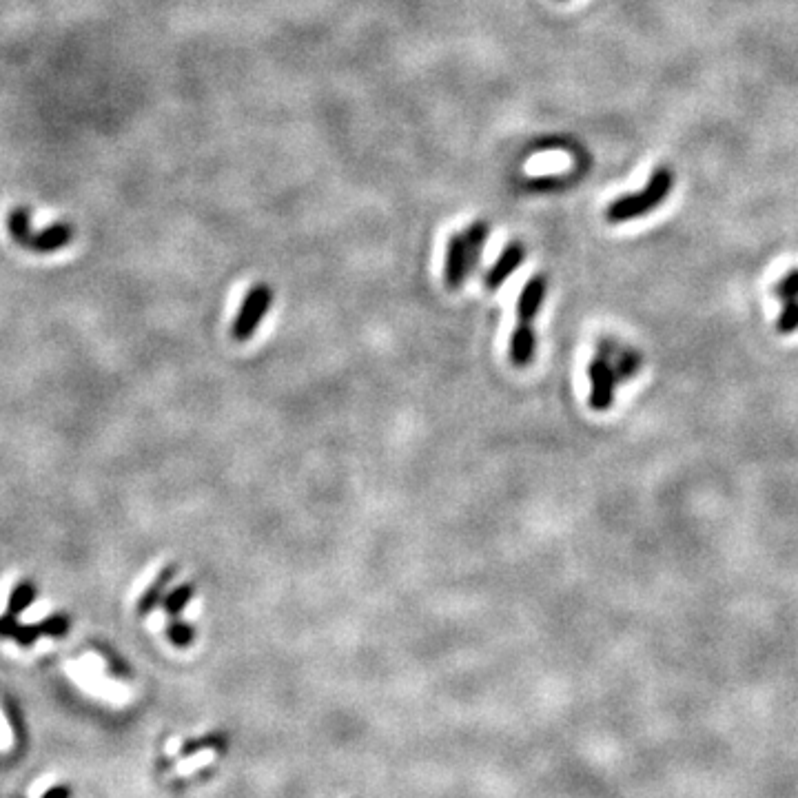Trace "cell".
I'll use <instances>...</instances> for the list:
<instances>
[{
	"mask_svg": "<svg viewBox=\"0 0 798 798\" xmlns=\"http://www.w3.org/2000/svg\"><path fill=\"white\" fill-rule=\"evenodd\" d=\"M774 295L781 302L798 298V269L783 275V278L774 284Z\"/></svg>",
	"mask_w": 798,
	"mask_h": 798,
	"instance_id": "cell-16",
	"label": "cell"
},
{
	"mask_svg": "<svg viewBox=\"0 0 798 798\" xmlns=\"http://www.w3.org/2000/svg\"><path fill=\"white\" fill-rule=\"evenodd\" d=\"M537 353V333L530 322H519L510 335V362L517 368H526Z\"/></svg>",
	"mask_w": 798,
	"mask_h": 798,
	"instance_id": "cell-6",
	"label": "cell"
},
{
	"mask_svg": "<svg viewBox=\"0 0 798 798\" xmlns=\"http://www.w3.org/2000/svg\"><path fill=\"white\" fill-rule=\"evenodd\" d=\"M67 630H69V621L63 615L49 617L40 623V632L51 634V637H63V634H67Z\"/></svg>",
	"mask_w": 798,
	"mask_h": 798,
	"instance_id": "cell-17",
	"label": "cell"
},
{
	"mask_svg": "<svg viewBox=\"0 0 798 798\" xmlns=\"http://www.w3.org/2000/svg\"><path fill=\"white\" fill-rule=\"evenodd\" d=\"M612 366H615V373H617V382L619 384H626L630 382L632 377H637L641 366H643V357L639 351L628 349V346H619L615 357H612Z\"/></svg>",
	"mask_w": 798,
	"mask_h": 798,
	"instance_id": "cell-10",
	"label": "cell"
},
{
	"mask_svg": "<svg viewBox=\"0 0 798 798\" xmlns=\"http://www.w3.org/2000/svg\"><path fill=\"white\" fill-rule=\"evenodd\" d=\"M176 575H178V568H176V566H167L165 570H160V575H158L156 579H153V583L147 588L145 595L140 597V603H138V615H140V617H147L153 608H158V606H160L162 595H165L167 586H169L171 579L176 577Z\"/></svg>",
	"mask_w": 798,
	"mask_h": 798,
	"instance_id": "cell-9",
	"label": "cell"
},
{
	"mask_svg": "<svg viewBox=\"0 0 798 798\" xmlns=\"http://www.w3.org/2000/svg\"><path fill=\"white\" fill-rule=\"evenodd\" d=\"M781 313L776 320V331L781 335H792L798 331V298L781 302Z\"/></svg>",
	"mask_w": 798,
	"mask_h": 798,
	"instance_id": "cell-13",
	"label": "cell"
},
{
	"mask_svg": "<svg viewBox=\"0 0 798 798\" xmlns=\"http://www.w3.org/2000/svg\"><path fill=\"white\" fill-rule=\"evenodd\" d=\"M468 278V249L466 238L462 233L450 235L446 247V264H444V282L450 291H459Z\"/></svg>",
	"mask_w": 798,
	"mask_h": 798,
	"instance_id": "cell-4",
	"label": "cell"
},
{
	"mask_svg": "<svg viewBox=\"0 0 798 798\" xmlns=\"http://www.w3.org/2000/svg\"><path fill=\"white\" fill-rule=\"evenodd\" d=\"M193 595H196V586H193V583H182V586L173 588L169 595L162 599V608H165L169 617H178L180 612L187 608V603L193 599Z\"/></svg>",
	"mask_w": 798,
	"mask_h": 798,
	"instance_id": "cell-12",
	"label": "cell"
},
{
	"mask_svg": "<svg viewBox=\"0 0 798 798\" xmlns=\"http://www.w3.org/2000/svg\"><path fill=\"white\" fill-rule=\"evenodd\" d=\"M526 258V247L521 242H510L506 244V249L501 251L495 264L490 266V271L486 273V289L488 291H499V286L504 284L510 275H513L521 262Z\"/></svg>",
	"mask_w": 798,
	"mask_h": 798,
	"instance_id": "cell-5",
	"label": "cell"
},
{
	"mask_svg": "<svg viewBox=\"0 0 798 798\" xmlns=\"http://www.w3.org/2000/svg\"><path fill=\"white\" fill-rule=\"evenodd\" d=\"M167 637L176 648H189L193 639H196V630L187 626V623H182L180 619L176 621V617H171L167 626Z\"/></svg>",
	"mask_w": 798,
	"mask_h": 798,
	"instance_id": "cell-14",
	"label": "cell"
},
{
	"mask_svg": "<svg viewBox=\"0 0 798 798\" xmlns=\"http://www.w3.org/2000/svg\"><path fill=\"white\" fill-rule=\"evenodd\" d=\"M36 597V590L32 583H18L12 592V599H9V615H18V612H23L29 608V603L34 601Z\"/></svg>",
	"mask_w": 798,
	"mask_h": 798,
	"instance_id": "cell-15",
	"label": "cell"
},
{
	"mask_svg": "<svg viewBox=\"0 0 798 798\" xmlns=\"http://www.w3.org/2000/svg\"><path fill=\"white\" fill-rule=\"evenodd\" d=\"M588 377H590V408L597 413L610 411V406L615 404V388H617V373L612 362H608L606 357L595 355V360L588 366Z\"/></svg>",
	"mask_w": 798,
	"mask_h": 798,
	"instance_id": "cell-3",
	"label": "cell"
},
{
	"mask_svg": "<svg viewBox=\"0 0 798 798\" xmlns=\"http://www.w3.org/2000/svg\"><path fill=\"white\" fill-rule=\"evenodd\" d=\"M488 233H490V227H488V222H484V220L473 222L464 233L466 249H468V275H473L477 271V266L482 264V255H484Z\"/></svg>",
	"mask_w": 798,
	"mask_h": 798,
	"instance_id": "cell-8",
	"label": "cell"
},
{
	"mask_svg": "<svg viewBox=\"0 0 798 798\" xmlns=\"http://www.w3.org/2000/svg\"><path fill=\"white\" fill-rule=\"evenodd\" d=\"M674 178L672 171L668 167H657L652 171L648 187L639 193H630V196H623L615 200L606 211L608 222H630L648 216L652 209H657L663 200L668 198V193L672 189Z\"/></svg>",
	"mask_w": 798,
	"mask_h": 798,
	"instance_id": "cell-1",
	"label": "cell"
},
{
	"mask_svg": "<svg viewBox=\"0 0 798 798\" xmlns=\"http://www.w3.org/2000/svg\"><path fill=\"white\" fill-rule=\"evenodd\" d=\"M71 240V231L65 224H58V227H49L45 229V233L34 235V238H29V242L25 247H29L32 251H58L60 247H65V244Z\"/></svg>",
	"mask_w": 798,
	"mask_h": 798,
	"instance_id": "cell-11",
	"label": "cell"
},
{
	"mask_svg": "<svg viewBox=\"0 0 798 798\" xmlns=\"http://www.w3.org/2000/svg\"><path fill=\"white\" fill-rule=\"evenodd\" d=\"M273 304V291L269 284H255L247 291L242 300V306L238 315H235V322L231 326V335L235 342H249L253 333L258 331V326L262 322V317L269 313Z\"/></svg>",
	"mask_w": 798,
	"mask_h": 798,
	"instance_id": "cell-2",
	"label": "cell"
},
{
	"mask_svg": "<svg viewBox=\"0 0 798 798\" xmlns=\"http://www.w3.org/2000/svg\"><path fill=\"white\" fill-rule=\"evenodd\" d=\"M546 289H548V282L544 275H532V278L526 282L524 291H521L519 302H517L519 322L532 324V320H535L537 313L541 311V306H544Z\"/></svg>",
	"mask_w": 798,
	"mask_h": 798,
	"instance_id": "cell-7",
	"label": "cell"
},
{
	"mask_svg": "<svg viewBox=\"0 0 798 798\" xmlns=\"http://www.w3.org/2000/svg\"><path fill=\"white\" fill-rule=\"evenodd\" d=\"M40 626H16L12 639H16L20 646H32V643L40 637Z\"/></svg>",
	"mask_w": 798,
	"mask_h": 798,
	"instance_id": "cell-18",
	"label": "cell"
},
{
	"mask_svg": "<svg viewBox=\"0 0 798 798\" xmlns=\"http://www.w3.org/2000/svg\"><path fill=\"white\" fill-rule=\"evenodd\" d=\"M69 796H71V792H69V787H65V785L49 787V790L43 794V798H69Z\"/></svg>",
	"mask_w": 798,
	"mask_h": 798,
	"instance_id": "cell-19",
	"label": "cell"
}]
</instances>
